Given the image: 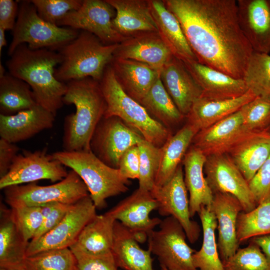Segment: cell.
<instances>
[{
	"label": "cell",
	"instance_id": "14",
	"mask_svg": "<svg viewBox=\"0 0 270 270\" xmlns=\"http://www.w3.org/2000/svg\"><path fill=\"white\" fill-rule=\"evenodd\" d=\"M150 192L157 202L158 214L174 218L182 226L188 240L191 244L196 242L200 230L198 224L191 219L182 166L180 165L167 182L160 186H154Z\"/></svg>",
	"mask_w": 270,
	"mask_h": 270
},
{
	"label": "cell",
	"instance_id": "34",
	"mask_svg": "<svg viewBox=\"0 0 270 270\" xmlns=\"http://www.w3.org/2000/svg\"><path fill=\"white\" fill-rule=\"evenodd\" d=\"M198 214L203 238L201 248L192 255L194 265L198 270H224L216 239L218 223L215 215L212 208L206 206H202Z\"/></svg>",
	"mask_w": 270,
	"mask_h": 270
},
{
	"label": "cell",
	"instance_id": "4",
	"mask_svg": "<svg viewBox=\"0 0 270 270\" xmlns=\"http://www.w3.org/2000/svg\"><path fill=\"white\" fill-rule=\"evenodd\" d=\"M118 44H106L93 34L79 31L74 39L58 50L62 60L55 70L56 78L64 83L87 78L100 82Z\"/></svg>",
	"mask_w": 270,
	"mask_h": 270
},
{
	"label": "cell",
	"instance_id": "12",
	"mask_svg": "<svg viewBox=\"0 0 270 270\" xmlns=\"http://www.w3.org/2000/svg\"><path fill=\"white\" fill-rule=\"evenodd\" d=\"M96 209L90 195L80 200L55 228L29 242L26 256L46 250L70 248L86 225L96 215Z\"/></svg>",
	"mask_w": 270,
	"mask_h": 270
},
{
	"label": "cell",
	"instance_id": "56",
	"mask_svg": "<svg viewBox=\"0 0 270 270\" xmlns=\"http://www.w3.org/2000/svg\"><path fill=\"white\" fill-rule=\"evenodd\" d=\"M268 132L270 133V128L269 130H268Z\"/></svg>",
	"mask_w": 270,
	"mask_h": 270
},
{
	"label": "cell",
	"instance_id": "46",
	"mask_svg": "<svg viewBox=\"0 0 270 270\" xmlns=\"http://www.w3.org/2000/svg\"><path fill=\"white\" fill-rule=\"evenodd\" d=\"M74 204L50 203L41 206L43 222L32 240L38 239L55 228Z\"/></svg>",
	"mask_w": 270,
	"mask_h": 270
},
{
	"label": "cell",
	"instance_id": "33",
	"mask_svg": "<svg viewBox=\"0 0 270 270\" xmlns=\"http://www.w3.org/2000/svg\"><path fill=\"white\" fill-rule=\"evenodd\" d=\"M26 242L12 220L10 210L0 208V267L22 266L26 257Z\"/></svg>",
	"mask_w": 270,
	"mask_h": 270
},
{
	"label": "cell",
	"instance_id": "28",
	"mask_svg": "<svg viewBox=\"0 0 270 270\" xmlns=\"http://www.w3.org/2000/svg\"><path fill=\"white\" fill-rule=\"evenodd\" d=\"M110 66L124 90L138 102L160 76V70L132 60L113 58Z\"/></svg>",
	"mask_w": 270,
	"mask_h": 270
},
{
	"label": "cell",
	"instance_id": "13",
	"mask_svg": "<svg viewBox=\"0 0 270 270\" xmlns=\"http://www.w3.org/2000/svg\"><path fill=\"white\" fill-rule=\"evenodd\" d=\"M116 14L106 0H83L78 9L70 12L56 25L86 31L106 44H118L126 38L114 28Z\"/></svg>",
	"mask_w": 270,
	"mask_h": 270
},
{
	"label": "cell",
	"instance_id": "11",
	"mask_svg": "<svg viewBox=\"0 0 270 270\" xmlns=\"http://www.w3.org/2000/svg\"><path fill=\"white\" fill-rule=\"evenodd\" d=\"M143 140L138 133L120 118L104 116L92 134L90 149L104 164L118 168L124 153Z\"/></svg>",
	"mask_w": 270,
	"mask_h": 270
},
{
	"label": "cell",
	"instance_id": "21",
	"mask_svg": "<svg viewBox=\"0 0 270 270\" xmlns=\"http://www.w3.org/2000/svg\"><path fill=\"white\" fill-rule=\"evenodd\" d=\"M56 116L37 104L12 115L0 114V136L16 144L52 128Z\"/></svg>",
	"mask_w": 270,
	"mask_h": 270
},
{
	"label": "cell",
	"instance_id": "7",
	"mask_svg": "<svg viewBox=\"0 0 270 270\" xmlns=\"http://www.w3.org/2000/svg\"><path fill=\"white\" fill-rule=\"evenodd\" d=\"M18 2V16L8 48L10 56L22 44H27L32 49L48 48L58 51L78 35V30L59 26L42 19L31 0Z\"/></svg>",
	"mask_w": 270,
	"mask_h": 270
},
{
	"label": "cell",
	"instance_id": "54",
	"mask_svg": "<svg viewBox=\"0 0 270 270\" xmlns=\"http://www.w3.org/2000/svg\"><path fill=\"white\" fill-rule=\"evenodd\" d=\"M0 270H8L4 268L0 267Z\"/></svg>",
	"mask_w": 270,
	"mask_h": 270
},
{
	"label": "cell",
	"instance_id": "32",
	"mask_svg": "<svg viewBox=\"0 0 270 270\" xmlns=\"http://www.w3.org/2000/svg\"><path fill=\"white\" fill-rule=\"evenodd\" d=\"M116 220L108 212L96 214L86 225L70 248L92 254L112 252Z\"/></svg>",
	"mask_w": 270,
	"mask_h": 270
},
{
	"label": "cell",
	"instance_id": "26",
	"mask_svg": "<svg viewBox=\"0 0 270 270\" xmlns=\"http://www.w3.org/2000/svg\"><path fill=\"white\" fill-rule=\"evenodd\" d=\"M227 154L249 182L270 155V133L250 132Z\"/></svg>",
	"mask_w": 270,
	"mask_h": 270
},
{
	"label": "cell",
	"instance_id": "52",
	"mask_svg": "<svg viewBox=\"0 0 270 270\" xmlns=\"http://www.w3.org/2000/svg\"><path fill=\"white\" fill-rule=\"evenodd\" d=\"M6 30L2 28H0V55L4 46H6L7 42L5 32Z\"/></svg>",
	"mask_w": 270,
	"mask_h": 270
},
{
	"label": "cell",
	"instance_id": "47",
	"mask_svg": "<svg viewBox=\"0 0 270 270\" xmlns=\"http://www.w3.org/2000/svg\"><path fill=\"white\" fill-rule=\"evenodd\" d=\"M248 184L257 205L270 200V155Z\"/></svg>",
	"mask_w": 270,
	"mask_h": 270
},
{
	"label": "cell",
	"instance_id": "5",
	"mask_svg": "<svg viewBox=\"0 0 270 270\" xmlns=\"http://www.w3.org/2000/svg\"><path fill=\"white\" fill-rule=\"evenodd\" d=\"M100 83L106 104L104 116L120 118L144 140L158 148L172 135L170 129L152 117L140 102L124 90L110 64Z\"/></svg>",
	"mask_w": 270,
	"mask_h": 270
},
{
	"label": "cell",
	"instance_id": "37",
	"mask_svg": "<svg viewBox=\"0 0 270 270\" xmlns=\"http://www.w3.org/2000/svg\"><path fill=\"white\" fill-rule=\"evenodd\" d=\"M270 234V200L258 205L249 212L240 213L237 222L239 242Z\"/></svg>",
	"mask_w": 270,
	"mask_h": 270
},
{
	"label": "cell",
	"instance_id": "23",
	"mask_svg": "<svg viewBox=\"0 0 270 270\" xmlns=\"http://www.w3.org/2000/svg\"><path fill=\"white\" fill-rule=\"evenodd\" d=\"M202 90L211 99L236 98L248 90L242 78H237L198 61L184 62Z\"/></svg>",
	"mask_w": 270,
	"mask_h": 270
},
{
	"label": "cell",
	"instance_id": "43",
	"mask_svg": "<svg viewBox=\"0 0 270 270\" xmlns=\"http://www.w3.org/2000/svg\"><path fill=\"white\" fill-rule=\"evenodd\" d=\"M12 218L19 232L28 242L34 238L43 222L40 206L10 208Z\"/></svg>",
	"mask_w": 270,
	"mask_h": 270
},
{
	"label": "cell",
	"instance_id": "24",
	"mask_svg": "<svg viewBox=\"0 0 270 270\" xmlns=\"http://www.w3.org/2000/svg\"><path fill=\"white\" fill-rule=\"evenodd\" d=\"M114 8L115 30L126 38L140 34L158 32L148 0H106Z\"/></svg>",
	"mask_w": 270,
	"mask_h": 270
},
{
	"label": "cell",
	"instance_id": "44",
	"mask_svg": "<svg viewBox=\"0 0 270 270\" xmlns=\"http://www.w3.org/2000/svg\"><path fill=\"white\" fill-rule=\"evenodd\" d=\"M31 2L42 19L56 25L70 12L78 9L83 0H32Z\"/></svg>",
	"mask_w": 270,
	"mask_h": 270
},
{
	"label": "cell",
	"instance_id": "36",
	"mask_svg": "<svg viewBox=\"0 0 270 270\" xmlns=\"http://www.w3.org/2000/svg\"><path fill=\"white\" fill-rule=\"evenodd\" d=\"M140 103L152 117L169 129L186 118L166 90L160 76Z\"/></svg>",
	"mask_w": 270,
	"mask_h": 270
},
{
	"label": "cell",
	"instance_id": "57",
	"mask_svg": "<svg viewBox=\"0 0 270 270\" xmlns=\"http://www.w3.org/2000/svg\"><path fill=\"white\" fill-rule=\"evenodd\" d=\"M269 0V2H270V0Z\"/></svg>",
	"mask_w": 270,
	"mask_h": 270
},
{
	"label": "cell",
	"instance_id": "42",
	"mask_svg": "<svg viewBox=\"0 0 270 270\" xmlns=\"http://www.w3.org/2000/svg\"><path fill=\"white\" fill-rule=\"evenodd\" d=\"M224 270H270V266L260 248L251 242L238 249L231 257L222 262Z\"/></svg>",
	"mask_w": 270,
	"mask_h": 270
},
{
	"label": "cell",
	"instance_id": "15",
	"mask_svg": "<svg viewBox=\"0 0 270 270\" xmlns=\"http://www.w3.org/2000/svg\"><path fill=\"white\" fill-rule=\"evenodd\" d=\"M204 174L214 194H232L240 202L244 212H249L258 206L248 182L227 154L208 156Z\"/></svg>",
	"mask_w": 270,
	"mask_h": 270
},
{
	"label": "cell",
	"instance_id": "1",
	"mask_svg": "<svg viewBox=\"0 0 270 270\" xmlns=\"http://www.w3.org/2000/svg\"><path fill=\"white\" fill-rule=\"evenodd\" d=\"M198 62L242 78L254 50L240 26L237 0H164Z\"/></svg>",
	"mask_w": 270,
	"mask_h": 270
},
{
	"label": "cell",
	"instance_id": "3",
	"mask_svg": "<svg viewBox=\"0 0 270 270\" xmlns=\"http://www.w3.org/2000/svg\"><path fill=\"white\" fill-rule=\"evenodd\" d=\"M66 85L64 104H74L76 111L64 118L63 150L90 151L92 136L106 108L100 83L87 78L70 81Z\"/></svg>",
	"mask_w": 270,
	"mask_h": 270
},
{
	"label": "cell",
	"instance_id": "20",
	"mask_svg": "<svg viewBox=\"0 0 270 270\" xmlns=\"http://www.w3.org/2000/svg\"><path fill=\"white\" fill-rule=\"evenodd\" d=\"M211 208L217 220L218 248L222 262L232 256L238 249L237 222L243 208L234 196L221 192L214 194Z\"/></svg>",
	"mask_w": 270,
	"mask_h": 270
},
{
	"label": "cell",
	"instance_id": "49",
	"mask_svg": "<svg viewBox=\"0 0 270 270\" xmlns=\"http://www.w3.org/2000/svg\"><path fill=\"white\" fill-rule=\"evenodd\" d=\"M18 11V2L0 0V28L6 30L14 29Z\"/></svg>",
	"mask_w": 270,
	"mask_h": 270
},
{
	"label": "cell",
	"instance_id": "55",
	"mask_svg": "<svg viewBox=\"0 0 270 270\" xmlns=\"http://www.w3.org/2000/svg\"><path fill=\"white\" fill-rule=\"evenodd\" d=\"M160 268H161V270H167L166 268L164 267L160 266Z\"/></svg>",
	"mask_w": 270,
	"mask_h": 270
},
{
	"label": "cell",
	"instance_id": "40",
	"mask_svg": "<svg viewBox=\"0 0 270 270\" xmlns=\"http://www.w3.org/2000/svg\"><path fill=\"white\" fill-rule=\"evenodd\" d=\"M140 152L138 188L151 191L158 170L161 150L143 140L138 144Z\"/></svg>",
	"mask_w": 270,
	"mask_h": 270
},
{
	"label": "cell",
	"instance_id": "10",
	"mask_svg": "<svg viewBox=\"0 0 270 270\" xmlns=\"http://www.w3.org/2000/svg\"><path fill=\"white\" fill-rule=\"evenodd\" d=\"M68 172L64 164L48 152L46 148L34 152L24 150L16 155L8 172L0 178V188L42 180L58 182Z\"/></svg>",
	"mask_w": 270,
	"mask_h": 270
},
{
	"label": "cell",
	"instance_id": "48",
	"mask_svg": "<svg viewBox=\"0 0 270 270\" xmlns=\"http://www.w3.org/2000/svg\"><path fill=\"white\" fill-rule=\"evenodd\" d=\"M118 169L127 179H138L139 177L140 152L138 145L126 150L120 158Z\"/></svg>",
	"mask_w": 270,
	"mask_h": 270
},
{
	"label": "cell",
	"instance_id": "39",
	"mask_svg": "<svg viewBox=\"0 0 270 270\" xmlns=\"http://www.w3.org/2000/svg\"><path fill=\"white\" fill-rule=\"evenodd\" d=\"M22 266L26 270H77L70 248L46 250L26 256Z\"/></svg>",
	"mask_w": 270,
	"mask_h": 270
},
{
	"label": "cell",
	"instance_id": "31",
	"mask_svg": "<svg viewBox=\"0 0 270 270\" xmlns=\"http://www.w3.org/2000/svg\"><path fill=\"white\" fill-rule=\"evenodd\" d=\"M198 131L194 126L187 122L160 148V158L155 186L164 185L173 176Z\"/></svg>",
	"mask_w": 270,
	"mask_h": 270
},
{
	"label": "cell",
	"instance_id": "9",
	"mask_svg": "<svg viewBox=\"0 0 270 270\" xmlns=\"http://www.w3.org/2000/svg\"><path fill=\"white\" fill-rule=\"evenodd\" d=\"M186 232L172 216L162 220L158 230L148 234V250L158 258L160 266L167 270H198L192 262L196 250L186 241Z\"/></svg>",
	"mask_w": 270,
	"mask_h": 270
},
{
	"label": "cell",
	"instance_id": "45",
	"mask_svg": "<svg viewBox=\"0 0 270 270\" xmlns=\"http://www.w3.org/2000/svg\"><path fill=\"white\" fill-rule=\"evenodd\" d=\"M70 249L76 258L77 270H118L112 252L92 254Z\"/></svg>",
	"mask_w": 270,
	"mask_h": 270
},
{
	"label": "cell",
	"instance_id": "6",
	"mask_svg": "<svg viewBox=\"0 0 270 270\" xmlns=\"http://www.w3.org/2000/svg\"><path fill=\"white\" fill-rule=\"evenodd\" d=\"M65 166L74 171L86 185L96 208H104L106 200L128 190V179L118 168L102 162L91 150L58 151L52 154Z\"/></svg>",
	"mask_w": 270,
	"mask_h": 270
},
{
	"label": "cell",
	"instance_id": "50",
	"mask_svg": "<svg viewBox=\"0 0 270 270\" xmlns=\"http://www.w3.org/2000/svg\"><path fill=\"white\" fill-rule=\"evenodd\" d=\"M18 146L4 139H0V178L8 171L15 157L18 154Z\"/></svg>",
	"mask_w": 270,
	"mask_h": 270
},
{
	"label": "cell",
	"instance_id": "2",
	"mask_svg": "<svg viewBox=\"0 0 270 270\" xmlns=\"http://www.w3.org/2000/svg\"><path fill=\"white\" fill-rule=\"evenodd\" d=\"M62 58L57 51L48 48L32 49L27 44L18 46L6 65L8 72L26 82L36 103L55 116L63 106L66 83L55 76V70Z\"/></svg>",
	"mask_w": 270,
	"mask_h": 270
},
{
	"label": "cell",
	"instance_id": "53",
	"mask_svg": "<svg viewBox=\"0 0 270 270\" xmlns=\"http://www.w3.org/2000/svg\"><path fill=\"white\" fill-rule=\"evenodd\" d=\"M8 270H26V268H24L22 266H18L16 268H12L8 269Z\"/></svg>",
	"mask_w": 270,
	"mask_h": 270
},
{
	"label": "cell",
	"instance_id": "51",
	"mask_svg": "<svg viewBox=\"0 0 270 270\" xmlns=\"http://www.w3.org/2000/svg\"><path fill=\"white\" fill-rule=\"evenodd\" d=\"M250 242L260 248L270 266V234L253 238Z\"/></svg>",
	"mask_w": 270,
	"mask_h": 270
},
{
	"label": "cell",
	"instance_id": "8",
	"mask_svg": "<svg viewBox=\"0 0 270 270\" xmlns=\"http://www.w3.org/2000/svg\"><path fill=\"white\" fill-rule=\"evenodd\" d=\"M4 190L5 202L11 208L50 203L74 204L90 195L86 185L73 170L52 184L40 186L31 182L8 186Z\"/></svg>",
	"mask_w": 270,
	"mask_h": 270
},
{
	"label": "cell",
	"instance_id": "25",
	"mask_svg": "<svg viewBox=\"0 0 270 270\" xmlns=\"http://www.w3.org/2000/svg\"><path fill=\"white\" fill-rule=\"evenodd\" d=\"M207 156L192 146L183 160L184 180L189 193L191 217L198 214L202 206L211 208L214 193L204 176V166Z\"/></svg>",
	"mask_w": 270,
	"mask_h": 270
},
{
	"label": "cell",
	"instance_id": "22",
	"mask_svg": "<svg viewBox=\"0 0 270 270\" xmlns=\"http://www.w3.org/2000/svg\"><path fill=\"white\" fill-rule=\"evenodd\" d=\"M174 56L158 32H148L124 40L118 44L114 58L146 64L160 71Z\"/></svg>",
	"mask_w": 270,
	"mask_h": 270
},
{
	"label": "cell",
	"instance_id": "27",
	"mask_svg": "<svg viewBox=\"0 0 270 270\" xmlns=\"http://www.w3.org/2000/svg\"><path fill=\"white\" fill-rule=\"evenodd\" d=\"M148 3L158 33L173 56L184 62L198 61L178 20L164 0H148Z\"/></svg>",
	"mask_w": 270,
	"mask_h": 270
},
{
	"label": "cell",
	"instance_id": "35",
	"mask_svg": "<svg viewBox=\"0 0 270 270\" xmlns=\"http://www.w3.org/2000/svg\"><path fill=\"white\" fill-rule=\"evenodd\" d=\"M38 104L30 86L8 72L0 76V114L12 115Z\"/></svg>",
	"mask_w": 270,
	"mask_h": 270
},
{
	"label": "cell",
	"instance_id": "17",
	"mask_svg": "<svg viewBox=\"0 0 270 270\" xmlns=\"http://www.w3.org/2000/svg\"><path fill=\"white\" fill-rule=\"evenodd\" d=\"M240 28L254 52L270 53V4L268 0H238Z\"/></svg>",
	"mask_w": 270,
	"mask_h": 270
},
{
	"label": "cell",
	"instance_id": "29",
	"mask_svg": "<svg viewBox=\"0 0 270 270\" xmlns=\"http://www.w3.org/2000/svg\"><path fill=\"white\" fill-rule=\"evenodd\" d=\"M256 96L249 90L232 98L211 99L202 96L194 104L186 118L188 122L200 130L237 112Z\"/></svg>",
	"mask_w": 270,
	"mask_h": 270
},
{
	"label": "cell",
	"instance_id": "38",
	"mask_svg": "<svg viewBox=\"0 0 270 270\" xmlns=\"http://www.w3.org/2000/svg\"><path fill=\"white\" fill-rule=\"evenodd\" d=\"M242 79L256 96L270 95V55L253 52Z\"/></svg>",
	"mask_w": 270,
	"mask_h": 270
},
{
	"label": "cell",
	"instance_id": "41",
	"mask_svg": "<svg viewBox=\"0 0 270 270\" xmlns=\"http://www.w3.org/2000/svg\"><path fill=\"white\" fill-rule=\"evenodd\" d=\"M240 110L244 124L249 132L268 131L270 128V95L256 96Z\"/></svg>",
	"mask_w": 270,
	"mask_h": 270
},
{
	"label": "cell",
	"instance_id": "19",
	"mask_svg": "<svg viewBox=\"0 0 270 270\" xmlns=\"http://www.w3.org/2000/svg\"><path fill=\"white\" fill-rule=\"evenodd\" d=\"M160 78L176 106L186 117L202 92L185 64L174 56L160 70Z\"/></svg>",
	"mask_w": 270,
	"mask_h": 270
},
{
	"label": "cell",
	"instance_id": "16",
	"mask_svg": "<svg viewBox=\"0 0 270 270\" xmlns=\"http://www.w3.org/2000/svg\"><path fill=\"white\" fill-rule=\"evenodd\" d=\"M157 208V202L151 192L138 188L108 212L128 228L138 242H144L162 221L158 218L150 216L152 211Z\"/></svg>",
	"mask_w": 270,
	"mask_h": 270
},
{
	"label": "cell",
	"instance_id": "18",
	"mask_svg": "<svg viewBox=\"0 0 270 270\" xmlns=\"http://www.w3.org/2000/svg\"><path fill=\"white\" fill-rule=\"evenodd\" d=\"M250 132L244 124L239 110L214 124L199 130L192 140V146L207 157L227 154L236 142Z\"/></svg>",
	"mask_w": 270,
	"mask_h": 270
},
{
	"label": "cell",
	"instance_id": "30",
	"mask_svg": "<svg viewBox=\"0 0 270 270\" xmlns=\"http://www.w3.org/2000/svg\"><path fill=\"white\" fill-rule=\"evenodd\" d=\"M112 252L118 268L124 270H154L150 252L141 248L134 234L116 220Z\"/></svg>",
	"mask_w": 270,
	"mask_h": 270
}]
</instances>
